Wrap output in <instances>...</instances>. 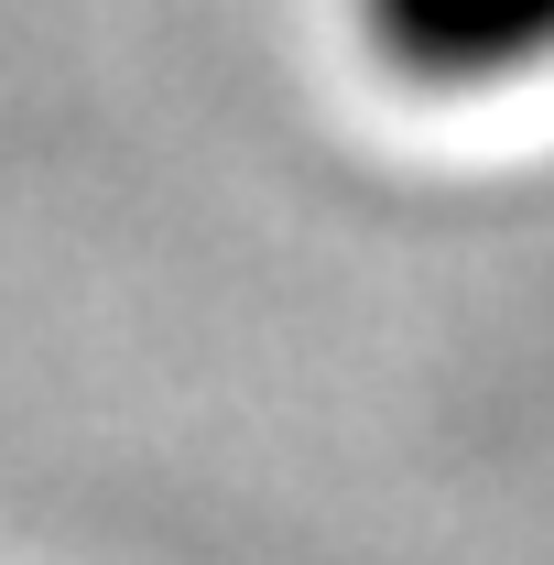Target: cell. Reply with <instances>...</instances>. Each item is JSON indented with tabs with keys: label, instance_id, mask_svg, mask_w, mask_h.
<instances>
[{
	"label": "cell",
	"instance_id": "1",
	"mask_svg": "<svg viewBox=\"0 0 554 565\" xmlns=\"http://www.w3.org/2000/svg\"><path fill=\"white\" fill-rule=\"evenodd\" d=\"M348 33L403 98H511L554 76V0H348Z\"/></svg>",
	"mask_w": 554,
	"mask_h": 565
}]
</instances>
